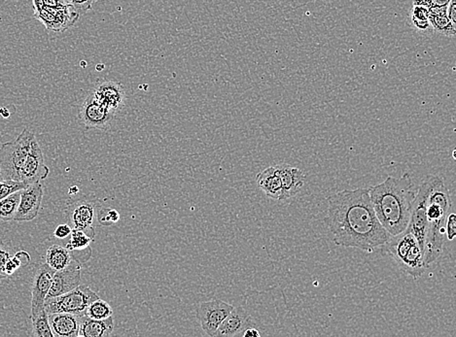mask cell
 <instances>
[{
  "label": "cell",
  "mask_w": 456,
  "mask_h": 337,
  "mask_svg": "<svg viewBox=\"0 0 456 337\" xmlns=\"http://www.w3.org/2000/svg\"><path fill=\"white\" fill-rule=\"evenodd\" d=\"M324 223L338 246L371 253L390 239L375 212L369 189L363 188L330 195Z\"/></svg>",
  "instance_id": "1"
},
{
  "label": "cell",
  "mask_w": 456,
  "mask_h": 337,
  "mask_svg": "<svg viewBox=\"0 0 456 337\" xmlns=\"http://www.w3.org/2000/svg\"><path fill=\"white\" fill-rule=\"evenodd\" d=\"M369 193L377 219L390 236L406 231L416 195L411 174L387 177L370 188Z\"/></svg>",
  "instance_id": "2"
},
{
  "label": "cell",
  "mask_w": 456,
  "mask_h": 337,
  "mask_svg": "<svg viewBox=\"0 0 456 337\" xmlns=\"http://www.w3.org/2000/svg\"><path fill=\"white\" fill-rule=\"evenodd\" d=\"M452 212V201L449 189L441 177L433 175L431 189L427 198L426 234L423 254L426 265L436 262L444 251L445 222Z\"/></svg>",
  "instance_id": "3"
},
{
  "label": "cell",
  "mask_w": 456,
  "mask_h": 337,
  "mask_svg": "<svg viewBox=\"0 0 456 337\" xmlns=\"http://www.w3.org/2000/svg\"><path fill=\"white\" fill-rule=\"evenodd\" d=\"M382 247L397 263L399 268L413 278H418L429 268L424 261L421 245L408 229L390 236Z\"/></svg>",
  "instance_id": "4"
},
{
  "label": "cell",
  "mask_w": 456,
  "mask_h": 337,
  "mask_svg": "<svg viewBox=\"0 0 456 337\" xmlns=\"http://www.w3.org/2000/svg\"><path fill=\"white\" fill-rule=\"evenodd\" d=\"M35 135L25 129L19 137L0 147V168L4 180L21 182V171L30 154Z\"/></svg>",
  "instance_id": "5"
},
{
  "label": "cell",
  "mask_w": 456,
  "mask_h": 337,
  "mask_svg": "<svg viewBox=\"0 0 456 337\" xmlns=\"http://www.w3.org/2000/svg\"><path fill=\"white\" fill-rule=\"evenodd\" d=\"M100 297L86 285H79L77 288L61 296L47 299L44 309L48 314L52 313H70L78 316L86 314V310L91 302Z\"/></svg>",
  "instance_id": "6"
},
{
  "label": "cell",
  "mask_w": 456,
  "mask_h": 337,
  "mask_svg": "<svg viewBox=\"0 0 456 337\" xmlns=\"http://www.w3.org/2000/svg\"><path fill=\"white\" fill-rule=\"evenodd\" d=\"M432 182H433V175H428L426 179H423L418 190H416L410 220H409L408 227L406 229L418 240L422 251H423L426 234L427 198H428L430 189H431Z\"/></svg>",
  "instance_id": "7"
},
{
  "label": "cell",
  "mask_w": 456,
  "mask_h": 337,
  "mask_svg": "<svg viewBox=\"0 0 456 337\" xmlns=\"http://www.w3.org/2000/svg\"><path fill=\"white\" fill-rule=\"evenodd\" d=\"M80 13L67 4L62 8H52L41 5L35 8V18L43 23L47 30L54 33H64L73 27L79 19Z\"/></svg>",
  "instance_id": "8"
},
{
  "label": "cell",
  "mask_w": 456,
  "mask_h": 337,
  "mask_svg": "<svg viewBox=\"0 0 456 337\" xmlns=\"http://www.w3.org/2000/svg\"><path fill=\"white\" fill-rule=\"evenodd\" d=\"M101 205L96 201L78 200L67 208L69 226L74 229L85 232L89 236L95 237V223L98 222V213Z\"/></svg>",
  "instance_id": "9"
},
{
  "label": "cell",
  "mask_w": 456,
  "mask_h": 337,
  "mask_svg": "<svg viewBox=\"0 0 456 337\" xmlns=\"http://www.w3.org/2000/svg\"><path fill=\"white\" fill-rule=\"evenodd\" d=\"M233 305L220 299L200 303L195 308L203 331L208 336H215L219 326L233 310Z\"/></svg>",
  "instance_id": "10"
},
{
  "label": "cell",
  "mask_w": 456,
  "mask_h": 337,
  "mask_svg": "<svg viewBox=\"0 0 456 337\" xmlns=\"http://www.w3.org/2000/svg\"><path fill=\"white\" fill-rule=\"evenodd\" d=\"M43 200V186L40 182L28 185L21 190L19 206L14 218L16 222L35 220L40 211Z\"/></svg>",
  "instance_id": "11"
},
{
  "label": "cell",
  "mask_w": 456,
  "mask_h": 337,
  "mask_svg": "<svg viewBox=\"0 0 456 337\" xmlns=\"http://www.w3.org/2000/svg\"><path fill=\"white\" fill-rule=\"evenodd\" d=\"M54 273V269L47 263L39 265L36 269L33 287H31L30 319L35 317L41 310L44 309V303L50 291Z\"/></svg>",
  "instance_id": "12"
},
{
  "label": "cell",
  "mask_w": 456,
  "mask_h": 337,
  "mask_svg": "<svg viewBox=\"0 0 456 337\" xmlns=\"http://www.w3.org/2000/svg\"><path fill=\"white\" fill-rule=\"evenodd\" d=\"M49 167L44 161L43 152L41 150L38 141H33L30 152L28 154L22 171H21V182L27 185L33 184L45 180L49 175Z\"/></svg>",
  "instance_id": "13"
},
{
  "label": "cell",
  "mask_w": 456,
  "mask_h": 337,
  "mask_svg": "<svg viewBox=\"0 0 456 337\" xmlns=\"http://www.w3.org/2000/svg\"><path fill=\"white\" fill-rule=\"evenodd\" d=\"M81 281V263L76 258L64 268L55 271L50 291L47 299L67 294L73 289L77 288Z\"/></svg>",
  "instance_id": "14"
},
{
  "label": "cell",
  "mask_w": 456,
  "mask_h": 337,
  "mask_svg": "<svg viewBox=\"0 0 456 337\" xmlns=\"http://www.w3.org/2000/svg\"><path fill=\"white\" fill-rule=\"evenodd\" d=\"M114 117L115 114L98 103L92 93L85 99L79 111L80 121L88 129L106 130Z\"/></svg>",
  "instance_id": "15"
},
{
  "label": "cell",
  "mask_w": 456,
  "mask_h": 337,
  "mask_svg": "<svg viewBox=\"0 0 456 337\" xmlns=\"http://www.w3.org/2000/svg\"><path fill=\"white\" fill-rule=\"evenodd\" d=\"M93 98L108 111L116 114L125 105L126 95L121 84L114 81H106L93 90Z\"/></svg>",
  "instance_id": "16"
},
{
  "label": "cell",
  "mask_w": 456,
  "mask_h": 337,
  "mask_svg": "<svg viewBox=\"0 0 456 337\" xmlns=\"http://www.w3.org/2000/svg\"><path fill=\"white\" fill-rule=\"evenodd\" d=\"M250 326H254V322L249 313L241 307H234L230 314L227 316L225 320L219 326L215 336H241L242 333Z\"/></svg>",
  "instance_id": "17"
},
{
  "label": "cell",
  "mask_w": 456,
  "mask_h": 337,
  "mask_svg": "<svg viewBox=\"0 0 456 337\" xmlns=\"http://www.w3.org/2000/svg\"><path fill=\"white\" fill-rule=\"evenodd\" d=\"M275 166L283 184V200L295 197L304 187L306 175L298 167L288 164H280Z\"/></svg>",
  "instance_id": "18"
},
{
  "label": "cell",
  "mask_w": 456,
  "mask_h": 337,
  "mask_svg": "<svg viewBox=\"0 0 456 337\" xmlns=\"http://www.w3.org/2000/svg\"><path fill=\"white\" fill-rule=\"evenodd\" d=\"M81 316L70 313H52L48 314L54 337H77L79 333Z\"/></svg>",
  "instance_id": "19"
},
{
  "label": "cell",
  "mask_w": 456,
  "mask_h": 337,
  "mask_svg": "<svg viewBox=\"0 0 456 337\" xmlns=\"http://www.w3.org/2000/svg\"><path fill=\"white\" fill-rule=\"evenodd\" d=\"M258 187L260 188L268 198L283 201V184L280 173L275 166L268 167L265 171H261L256 177Z\"/></svg>",
  "instance_id": "20"
},
{
  "label": "cell",
  "mask_w": 456,
  "mask_h": 337,
  "mask_svg": "<svg viewBox=\"0 0 456 337\" xmlns=\"http://www.w3.org/2000/svg\"><path fill=\"white\" fill-rule=\"evenodd\" d=\"M114 330L113 316L104 320H96L82 315L80 317L79 333L82 337H106Z\"/></svg>",
  "instance_id": "21"
},
{
  "label": "cell",
  "mask_w": 456,
  "mask_h": 337,
  "mask_svg": "<svg viewBox=\"0 0 456 337\" xmlns=\"http://www.w3.org/2000/svg\"><path fill=\"white\" fill-rule=\"evenodd\" d=\"M72 251L59 245H52L46 253V263L55 271L64 268L73 260Z\"/></svg>",
  "instance_id": "22"
},
{
  "label": "cell",
  "mask_w": 456,
  "mask_h": 337,
  "mask_svg": "<svg viewBox=\"0 0 456 337\" xmlns=\"http://www.w3.org/2000/svg\"><path fill=\"white\" fill-rule=\"evenodd\" d=\"M21 190L11 193L0 200V221H14L19 206Z\"/></svg>",
  "instance_id": "23"
},
{
  "label": "cell",
  "mask_w": 456,
  "mask_h": 337,
  "mask_svg": "<svg viewBox=\"0 0 456 337\" xmlns=\"http://www.w3.org/2000/svg\"><path fill=\"white\" fill-rule=\"evenodd\" d=\"M428 21L430 27L439 35L447 38H455V25L448 19L447 16L429 15Z\"/></svg>",
  "instance_id": "24"
},
{
  "label": "cell",
  "mask_w": 456,
  "mask_h": 337,
  "mask_svg": "<svg viewBox=\"0 0 456 337\" xmlns=\"http://www.w3.org/2000/svg\"><path fill=\"white\" fill-rule=\"evenodd\" d=\"M86 316L89 318L96 319V320H104L113 316V309L108 302L104 300L98 299L93 300L90 303L87 310H86Z\"/></svg>",
  "instance_id": "25"
},
{
  "label": "cell",
  "mask_w": 456,
  "mask_h": 337,
  "mask_svg": "<svg viewBox=\"0 0 456 337\" xmlns=\"http://www.w3.org/2000/svg\"><path fill=\"white\" fill-rule=\"evenodd\" d=\"M33 334L38 337H54L49 323L48 313L45 309L41 310L35 317L31 318Z\"/></svg>",
  "instance_id": "26"
},
{
  "label": "cell",
  "mask_w": 456,
  "mask_h": 337,
  "mask_svg": "<svg viewBox=\"0 0 456 337\" xmlns=\"http://www.w3.org/2000/svg\"><path fill=\"white\" fill-rule=\"evenodd\" d=\"M69 236V241L65 247L72 252L89 249L91 242L93 240L92 237L89 236L85 232L81 231V229H72Z\"/></svg>",
  "instance_id": "27"
},
{
  "label": "cell",
  "mask_w": 456,
  "mask_h": 337,
  "mask_svg": "<svg viewBox=\"0 0 456 337\" xmlns=\"http://www.w3.org/2000/svg\"><path fill=\"white\" fill-rule=\"evenodd\" d=\"M120 220V214L115 209L101 208L98 213V222L101 226H111Z\"/></svg>",
  "instance_id": "28"
},
{
  "label": "cell",
  "mask_w": 456,
  "mask_h": 337,
  "mask_svg": "<svg viewBox=\"0 0 456 337\" xmlns=\"http://www.w3.org/2000/svg\"><path fill=\"white\" fill-rule=\"evenodd\" d=\"M27 186L25 183L13 181V180H4V181L0 182V200L13 193L25 189Z\"/></svg>",
  "instance_id": "29"
},
{
  "label": "cell",
  "mask_w": 456,
  "mask_h": 337,
  "mask_svg": "<svg viewBox=\"0 0 456 337\" xmlns=\"http://www.w3.org/2000/svg\"><path fill=\"white\" fill-rule=\"evenodd\" d=\"M445 239L452 241L455 239L456 235V218L455 214L450 212L448 216L445 227Z\"/></svg>",
  "instance_id": "30"
},
{
  "label": "cell",
  "mask_w": 456,
  "mask_h": 337,
  "mask_svg": "<svg viewBox=\"0 0 456 337\" xmlns=\"http://www.w3.org/2000/svg\"><path fill=\"white\" fill-rule=\"evenodd\" d=\"M67 4H72L79 13H84L92 10L93 2L96 0H65Z\"/></svg>",
  "instance_id": "31"
},
{
  "label": "cell",
  "mask_w": 456,
  "mask_h": 337,
  "mask_svg": "<svg viewBox=\"0 0 456 337\" xmlns=\"http://www.w3.org/2000/svg\"><path fill=\"white\" fill-rule=\"evenodd\" d=\"M411 18V21H428L429 9L422 6H414Z\"/></svg>",
  "instance_id": "32"
},
{
  "label": "cell",
  "mask_w": 456,
  "mask_h": 337,
  "mask_svg": "<svg viewBox=\"0 0 456 337\" xmlns=\"http://www.w3.org/2000/svg\"><path fill=\"white\" fill-rule=\"evenodd\" d=\"M72 232V227H70L69 224H62L56 227V229H55L54 232V235L56 239H64L69 236Z\"/></svg>",
  "instance_id": "33"
},
{
  "label": "cell",
  "mask_w": 456,
  "mask_h": 337,
  "mask_svg": "<svg viewBox=\"0 0 456 337\" xmlns=\"http://www.w3.org/2000/svg\"><path fill=\"white\" fill-rule=\"evenodd\" d=\"M21 263H22L17 258H10L7 261L6 265H5V274H6V276L12 275L20 268Z\"/></svg>",
  "instance_id": "34"
},
{
  "label": "cell",
  "mask_w": 456,
  "mask_h": 337,
  "mask_svg": "<svg viewBox=\"0 0 456 337\" xmlns=\"http://www.w3.org/2000/svg\"><path fill=\"white\" fill-rule=\"evenodd\" d=\"M10 257L9 253L6 250L0 249V279L6 278V274H5V265H6L7 261L9 260Z\"/></svg>",
  "instance_id": "35"
},
{
  "label": "cell",
  "mask_w": 456,
  "mask_h": 337,
  "mask_svg": "<svg viewBox=\"0 0 456 337\" xmlns=\"http://www.w3.org/2000/svg\"><path fill=\"white\" fill-rule=\"evenodd\" d=\"M447 17L448 19L456 25V1L455 0H450L449 5L447 8Z\"/></svg>",
  "instance_id": "36"
},
{
  "label": "cell",
  "mask_w": 456,
  "mask_h": 337,
  "mask_svg": "<svg viewBox=\"0 0 456 337\" xmlns=\"http://www.w3.org/2000/svg\"><path fill=\"white\" fill-rule=\"evenodd\" d=\"M42 4L47 7L62 8L69 4H67V1H62V0H42Z\"/></svg>",
  "instance_id": "37"
},
{
  "label": "cell",
  "mask_w": 456,
  "mask_h": 337,
  "mask_svg": "<svg viewBox=\"0 0 456 337\" xmlns=\"http://www.w3.org/2000/svg\"><path fill=\"white\" fill-rule=\"evenodd\" d=\"M241 336L244 337H260L261 333L259 331L256 330L254 326H250V328L246 329V331L242 333Z\"/></svg>",
  "instance_id": "38"
},
{
  "label": "cell",
  "mask_w": 456,
  "mask_h": 337,
  "mask_svg": "<svg viewBox=\"0 0 456 337\" xmlns=\"http://www.w3.org/2000/svg\"><path fill=\"white\" fill-rule=\"evenodd\" d=\"M414 6H422L429 9L433 6V4H432V0H414Z\"/></svg>",
  "instance_id": "39"
},
{
  "label": "cell",
  "mask_w": 456,
  "mask_h": 337,
  "mask_svg": "<svg viewBox=\"0 0 456 337\" xmlns=\"http://www.w3.org/2000/svg\"><path fill=\"white\" fill-rule=\"evenodd\" d=\"M450 0H432V4L435 6H448Z\"/></svg>",
  "instance_id": "40"
},
{
  "label": "cell",
  "mask_w": 456,
  "mask_h": 337,
  "mask_svg": "<svg viewBox=\"0 0 456 337\" xmlns=\"http://www.w3.org/2000/svg\"><path fill=\"white\" fill-rule=\"evenodd\" d=\"M0 114H1L4 118H8L10 116L9 111L6 110L5 108H0Z\"/></svg>",
  "instance_id": "41"
},
{
  "label": "cell",
  "mask_w": 456,
  "mask_h": 337,
  "mask_svg": "<svg viewBox=\"0 0 456 337\" xmlns=\"http://www.w3.org/2000/svg\"><path fill=\"white\" fill-rule=\"evenodd\" d=\"M78 192H79V189H78L77 187H72L69 189L70 195H72H72H74V193H77Z\"/></svg>",
  "instance_id": "42"
},
{
  "label": "cell",
  "mask_w": 456,
  "mask_h": 337,
  "mask_svg": "<svg viewBox=\"0 0 456 337\" xmlns=\"http://www.w3.org/2000/svg\"><path fill=\"white\" fill-rule=\"evenodd\" d=\"M4 181V176H2L1 168H0V182Z\"/></svg>",
  "instance_id": "43"
}]
</instances>
